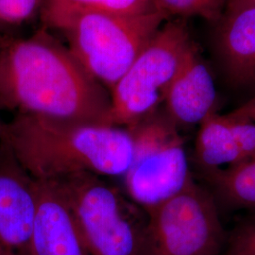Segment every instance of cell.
Instances as JSON below:
<instances>
[{
  "label": "cell",
  "mask_w": 255,
  "mask_h": 255,
  "mask_svg": "<svg viewBox=\"0 0 255 255\" xmlns=\"http://www.w3.org/2000/svg\"><path fill=\"white\" fill-rule=\"evenodd\" d=\"M0 102L22 115L109 125L110 92L45 29L0 39Z\"/></svg>",
  "instance_id": "6da1fadb"
},
{
  "label": "cell",
  "mask_w": 255,
  "mask_h": 255,
  "mask_svg": "<svg viewBox=\"0 0 255 255\" xmlns=\"http://www.w3.org/2000/svg\"><path fill=\"white\" fill-rule=\"evenodd\" d=\"M38 182L77 174L123 178L134 145L127 128L16 114L2 139Z\"/></svg>",
  "instance_id": "7a4b0ae2"
},
{
  "label": "cell",
  "mask_w": 255,
  "mask_h": 255,
  "mask_svg": "<svg viewBox=\"0 0 255 255\" xmlns=\"http://www.w3.org/2000/svg\"><path fill=\"white\" fill-rule=\"evenodd\" d=\"M55 182L91 255H137L146 213L105 178L73 175Z\"/></svg>",
  "instance_id": "3957f363"
},
{
  "label": "cell",
  "mask_w": 255,
  "mask_h": 255,
  "mask_svg": "<svg viewBox=\"0 0 255 255\" xmlns=\"http://www.w3.org/2000/svg\"><path fill=\"white\" fill-rule=\"evenodd\" d=\"M166 19L158 10L137 15L83 13L59 30L82 67L110 92Z\"/></svg>",
  "instance_id": "277c9868"
},
{
  "label": "cell",
  "mask_w": 255,
  "mask_h": 255,
  "mask_svg": "<svg viewBox=\"0 0 255 255\" xmlns=\"http://www.w3.org/2000/svg\"><path fill=\"white\" fill-rule=\"evenodd\" d=\"M127 128L133 139L134 153L122 178L124 193L146 212L191 182L189 161L179 128L164 109Z\"/></svg>",
  "instance_id": "5b68a950"
},
{
  "label": "cell",
  "mask_w": 255,
  "mask_h": 255,
  "mask_svg": "<svg viewBox=\"0 0 255 255\" xmlns=\"http://www.w3.org/2000/svg\"><path fill=\"white\" fill-rule=\"evenodd\" d=\"M193 43L182 21L162 26L110 90L108 124L129 127L160 109Z\"/></svg>",
  "instance_id": "8992f818"
},
{
  "label": "cell",
  "mask_w": 255,
  "mask_h": 255,
  "mask_svg": "<svg viewBox=\"0 0 255 255\" xmlns=\"http://www.w3.org/2000/svg\"><path fill=\"white\" fill-rule=\"evenodd\" d=\"M137 255H220L227 241L214 197L193 179L146 211Z\"/></svg>",
  "instance_id": "52a82bcc"
},
{
  "label": "cell",
  "mask_w": 255,
  "mask_h": 255,
  "mask_svg": "<svg viewBox=\"0 0 255 255\" xmlns=\"http://www.w3.org/2000/svg\"><path fill=\"white\" fill-rule=\"evenodd\" d=\"M38 182L0 140V255H30Z\"/></svg>",
  "instance_id": "ba28073f"
},
{
  "label": "cell",
  "mask_w": 255,
  "mask_h": 255,
  "mask_svg": "<svg viewBox=\"0 0 255 255\" xmlns=\"http://www.w3.org/2000/svg\"><path fill=\"white\" fill-rule=\"evenodd\" d=\"M218 94L195 43L164 98V111L177 127H193L217 111Z\"/></svg>",
  "instance_id": "9c48e42d"
},
{
  "label": "cell",
  "mask_w": 255,
  "mask_h": 255,
  "mask_svg": "<svg viewBox=\"0 0 255 255\" xmlns=\"http://www.w3.org/2000/svg\"><path fill=\"white\" fill-rule=\"evenodd\" d=\"M37 182L30 255H91L58 185L52 182Z\"/></svg>",
  "instance_id": "30bf717a"
},
{
  "label": "cell",
  "mask_w": 255,
  "mask_h": 255,
  "mask_svg": "<svg viewBox=\"0 0 255 255\" xmlns=\"http://www.w3.org/2000/svg\"><path fill=\"white\" fill-rule=\"evenodd\" d=\"M220 22L218 46L230 79L255 85V7L226 9Z\"/></svg>",
  "instance_id": "8fae6325"
},
{
  "label": "cell",
  "mask_w": 255,
  "mask_h": 255,
  "mask_svg": "<svg viewBox=\"0 0 255 255\" xmlns=\"http://www.w3.org/2000/svg\"><path fill=\"white\" fill-rule=\"evenodd\" d=\"M195 158L205 175L243 161L226 115L215 112L199 125L195 141Z\"/></svg>",
  "instance_id": "7c38bea8"
},
{
  "label": "cell",
  "mask_w": 255,
  "mask_h": 255,
  "mask_svg": "<svg viewBox=\"0 0 255 255\" xmlns=\"http://www.w3.org/2000/svg\"><path fill=\"white\" fill-rule=\"evenodd\" d=\"M157 11L154 0H42L41 14L47 28L60 29L69 19L83 13L137 15Z\"/></svg>",
  "instance_id": "4fadbf2b"
},
{
  "label": "cell",
  "mask_w": 255,
  "mask_h": 255,
  "mask_svg": "<svg viewBox=\"0 0 255 255\" xmlns=\"http://www.w3.org/2000/svg\"><path fill=\"white\" fill-rule=\"evenodd\" d=\"M205 176L223 203L232 208L255 210V158Z\"/></svg>",
  "instance_id": "5bb4252c"
},
{
  "label": "cell",
  "mask_w": 255,
  "mask_h": 255,
  "mask_svg": "<svg viewBox=\"0 0 255 255\" xmlns=\"http://www.w3.org/2000/svg\"><path fill=\"white\" fill-rule=\"evenodd\" d=\"M222 255H255V214L227 237Z\"/></svg>",
  "instance_id": "9a60e30c"
},
{
  "label": "cell",
  "mask_w": 255,
  "mask_h": 255,
  "mask_svg": "<svg viewBox=\"0 0 255 255\" xmlns=\"http://www.w3.org/2000/svg\"><path fill=\"white\" fill-rule=\"evenodd\" d=\"M40 8V0H0V23L21 25L32 18Z\"/></svg>",
  "instance_id": "2e32d148"
},
{
  "label": "cell",
  "mask_w": 255,
  "mask_h": 255,
  "mask_svg": "<svg viewBox=\"0 0 255 255\" xmlns=\"http://www.w3.org/2000/svg\"><path fill=\"white\" fill-rule=\"evenodd\" d=\"M230 120L243 161L255 158V122L247 119L232 118Z\"/></svg>",
  "instance_id": "e0dca14e"
},
{
  "label": "cell",
  "mask_w": 255,
  "mask_h": 255,
  "mask_svg": "<svg viewBox=\"0 0 255 255\" xmlns=\"http://www.w3.org/2000/svg\"><path fill=\"white\" fill-rule=\"evenodd\" d=\"M228 115L235 119H247L255 122V95L245 103L228 113Z\"/></svg>",
  "instance_id": "ac0fdd59"
},
{
  "label": "cell",
  "mask_w": 255,
  "mask_h": 255,
  "mask_svg": "<svg viewBox=\"0 0 255 255\" xmlns=\"http://www.w3.org/2000/svg\"><path fill=\"white\" fill-rule=\"evenodd\" d=\"M243 7H255V0H228L226 9H237Z\"/></svg>",
  "instance_id": "d6986e66"
},
{
  "label": "cell",
  "mask_w": 255,
  "mask_h": 255,
  "mask_svg": "<svg viewBox=\"0 0 255 255\" xmlns=\"http://www.w3.org/2000/svg\"><path fill=\"white\" fill-rule=\"evenodd\" d=\"M1 110H3V107H2V104H1V102H0V112H1ZM5 127H6V122H4V121L2 120L1 116H0V140L2 139L3 134H4Z\"/></svg>",
  "instance_id": "ffe728a7"
},
{
  "label": "cell",
  "mask_w": 255,
  "mask_h": 255,
  "mask_svg": "<svg viewBox=\"0 0 255 255\" xmlns=\"http://www.w3.org/2000/svg\"><path fill=\"white\" fill-rule=\"evenodd\" d=\"M210 1H212L214 3H217V4H219V5L222 6V7H225L227 5V1L228 0H210Z\"/></svg>",
  "instance_id": "44dd1931"
}]
</instances>
